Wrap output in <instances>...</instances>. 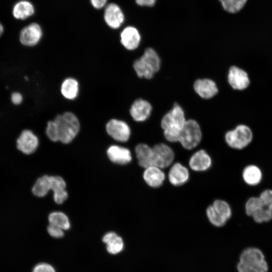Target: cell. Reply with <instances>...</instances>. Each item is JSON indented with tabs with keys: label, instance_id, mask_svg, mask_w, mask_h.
Wrapping results in <instances>:
<instances>
[{
	"label": "cell",
	"instance_id": "1",
	"mask_svg": "<svg viewBox=\"0 0 272 272\" xmlns=\"http://www.w3.org/2000/svg\"><path fill=\"white\" fill-rule=\"evenodd\" d=\"M183 107L175 102L162 116L160 125L167 141L178 142L180 132L186 121Z\"/></svg>",
	"mask_w": 272,
	"mask_h": 272
},
{
	"label": "cell",
	"instance_id": "2",
	"mask_svg": "<svg viewBox=\"0 0 272 272\" xmlns=\"http://www.w3.org/2000/svg\"><path fill=\"white\" fill-rule=\"evenodd\" d=\"M162 59L158 51L152 47H147L143 54L136 59L132 67L137 76L147 80L152 79L161 69Z\"/></svg>",
	"mask_w": 272,
	"mask_h": 272
},
{
	"label": "cell",
	"instance_id": "3",
	"mask_svg": "<svg viewBox=\"0 0 272 272\" xmlns=\"http://www.w3.org/2000/svg\"><path fill=\"white\" fill-rule=\"evenodd\" d=\"M58 136V141L64 144L71 142L78 133L80 124L77 116L71 112L57 115L53 120Z\"/></svg>",
	"mask_w": 272,
	"mask_h": 272
},
{
	"label": "cell",
	"instance_id": "4",
	"mask_svg": "<svg viewBox=\"0 0 272 272\" xmlns=\"http://www.w3.org/2000/svg\"><path fill=\"white\" fill-rule=\"evenodd\" d=\"M239 272H267L268 266L262 252L258 248L245 249L237 265Z\"/></svg>",
	"mask_w": 272,
	"mask_h": 272
},
{
	"label": "cell",
	"instance_id": "5",
	"mask_svg": "<svg viewBox=\"0 0 272 272\" xmlns=\"http://www.w3.org/2000/svg\"><path fill=\"white\" fill-rule=\"evenodd\" d=\"M202 139V131L199 123L195 119L186 120L180 132L179 142L187 150L195 148Z\"/></svg>",
	"mask_w": 272,
	"mask_h": 272
},
{
	"label": "cell",
	"instance_id": "6",
	"mask_svg": "<svg viewBox=\"0 0 272 272\" xmlns=\"http://www.w3.org/2000/svg\"><path fill=\"white\" fill-rule=\"evenodd\" d=\"M253 139V133L249 127L245 124H239L225 135L227 144L231 148L241 150L248 146Z\"/></svg>",
	"mask_w": 272,
	"mask_h": 272
},
{
	"label": "cell",
	"instance_id": "7",
	"mask_svg": "<svg viewBox=\"0 0 272 272\" xmlns=\"http://www.w3.org/2000/svg\"><path fill=\"white\" fill-rule=\"evenodd\" d=\"M206 214L210 223L219 227L224 226L231 218L232 210L227 201L216 199L207 208Z\"/></svg>",
	"mask_w": 272,
	"mask_h": 272
},
{
	"label": "cell",
	"instance_id": "8",
	"mask_svg": "<svg viewBox=\"0 0 272 272\" xmlns=\"http://www.w3.org/2000/svg\"><path fill=\"white\" fill-rule=\"evenodd\" d=\"M192 89L199 98L205 100L212 99L219 92L216 83L207 77L195 80L192 84Z\"/></svg>",
	"mask_w": 272,
	"mask_h": 272
},
{
	"label": "cell",
	"instance_id": "9",
	"mask_svg": "<svg viewBox=\"0 0 272 272\" xmlns=\"http://www.w3.org/2000/svg\"><path fill=\"white\" fill-rule=\"evenodd\" d=\"M152 149L153 165L163 169L169 167L172 163L175 156L174 153L167 145L158 144Z\"/></svg>",
	"mask_w": 272,
	"mask_h": 272
},
{
	"label": "cell",
	"instance_id": "10",
	"mask_svg": "<svg viewBox=\"0 0 272 272\" xmlns=\"http://www.w3.org/2000/svg\"><path fill=\"white\" fill-rule=\"evenodd\" d=\"M153 110V107L149 100L138 98L131 103L129 112L135 121L144 122L151 116Z\"/></svg>",
	"mask_w": 272,
	"mask_h": 272
},
{
	"label": "cell",
	"instance_id": "11",
	"mask_svg": "<svg viewBox=\"0 0 272 272\" xmlns=\"http://www.w3.org/2000/svg\"><path fill=\"white\" fill-rule=\"evenodd\" d=\"M106 129L108 134L118 142L127 141L131 134L128 124L121 120L112 119L106 124Z\"/></svg>",
	"mask_w": 272,
	"mask_h": 272
},
{
	"label": "cell",
	"instance_id": "12",
	"mask_svg": "<svg viewBox=\"0 0 272 272\" xmlns=\"http://www.w3.org/2000/svg\"><path fill=\"white\" fill-rule=\"evenodd\" d=\"M42 36V31L37 23L29 24L22 29L19 35L21 43L28 47L37 45Z\"/></svg>",
	"mask_w": 272,
	"mask_h": 272
},
{
	"label": "cell",
	"instance_id": "13",
	"mask_svg": "<svg viewBox=\"0 0 272 272\" xmlns=\"http://www.w3.org/2000/svg\"><path fill=\"white\" fill-rule=\"evenodd\" d=\"M39 144L37 136L30 130H23L16 141L17 149L26 155L34 153Z\"/></svg>",
	"mask_w": 272,
	"mask_h": 272
},
{
	"label": "cell",
	"instance_id": "14",
	"mask_svg": "<svg viewBox=\"0 0 272 272\" xmlns=\"http://www.w3.org/2000/svg\"><path fill=\"white\" fill-rule=\"evenodd\" d=\"M227 78L228 83L235 90H244L248 87L250 83L247 73L236 66L230 67Z\"/></svg>",
	"mask_w": 272,
	"mask_h": 272
},
{
	"label": "cell",
	"instance_id": "15",
	"mask_svg": "<svg viewBox=\"0 0 272 272\" xmlns=\"http://www.w3.org/2000/svg\"><path fill=\"white\" fill-rule=\"evenodd\" d=\"M141 41V34L134 27L127 26L120 33V43L126 50L132 51L137 49Z\"/></svg>",
	"mask_w": 272,
	"mask_h": 272
},
{
	"label": "cell",
	"instance_id": "16",
	"mask_svg": "<svg viewBox=\"0 0 272 272\" xmlns=\"http://www.w3.org/2000/svg\"><path fill=\"white\" fill-rule=\"evenodd\" d=\"M66 183L63 179L58 176H49V189L53 192L55 202L58 204L62 203L67 197L65 190Z\"/></svg>",
	"mask_w": 272,
	"mask_h": 272
},
{
	"label": "cell",
	"instance_id": "17",
	"mask_svg": "<svg viewBox=\"0 0 272 272\" xmlns=\"http://www.w3.org/2000/svg\"><path fill=\"white\" fill-rule=\"evenodd\" d=\"M104 19L110 27L117 29L123 23L124 17L119 6L115 4H110L105 9Z\"/></svg>",
	"mask_w": 272,
	"mask_h": 272
},
{
	"label": "cell",
	"instance_id": "18",
	"mask_svg": "<svg viewBox=\"0 0 272 272\" xmlns=\"http://www.w3.org/2000/svg\"><path fill=\"white\" fill-rule=\"evenodd\" d=\"M211 165V158L204 150H200L194 153L189 161L190 168L195 171H206Z\"/></svg>",
	"mask_w": 272,
	"mask_h": 272
},
{
	"label": "cell",
	"instance_id": "19",
	"mask_svg": "<svg viewBox=\"0 0 272 272\" xmlns=\"http://www.w3.org/2000/svg\"><path fill=\"white\" fill-rule=\"evenodd\" d=\"M143 178L149 186L157 188L163 184L165 179V175L162 169L152 165L145 168Z\"/></svg>",
	"mask_w": 272,
	"mask_h": 272
},
{
	"label": "cell",
	"instance_id": "20",
	"mask_svg": "<svg viewBox=\"0 0 272 272\" xmlns=\"http://www.w3.org/2000/svg\"><path fill=\"white\" fill-rule=\"evenodd\" d=\"M107 154L111 161L118 164H126L132 159L130 151L126 148L119 146H110L107 150Z\"/></svg>",
	"mask_w": 272,
	"mask_h": 272
},
{
	"label": "cell",
	"instance_id": "21",
	"mask_svg": "<svg viewBox=\"0 0 272 272\" xmlns=\"http://www.w3.org/2000/svg\"><path fill=\"white\" fill-rule=\"evenodd\" d=\"M189 176V171L187 168L179 163L173 164L168 173L169 180L174 186H180L185 183Z\"/></svg>",
	"mask_w": 272,
	"mask_h": 272
},
{
	"label": "cell",
	"instance_id": "22",
	"mask_svg": "<svg viewBox=\"0 0 272 272\" xmlns=\"http://www.w3.org/2000/svg\"><path fill=\"white\" fill-rule=\"evenodd\" d=\"M139 165L144 168L153 165V149L147 144H139L135 148Z\"/></svg>",
	"mask_w": 272,
	"mask_h": 272
},
{
	"label": "cell",
	"instance_id": "23",
	"mask_svg": "<svg viewBox=\"0 0 272 272\" xmlns=\"http://www.w3.org/2000/svg\"><path fill=\"white\" fill-rule=\"evenodd\" d=\"M102 240L106 244V249L110 254H116L123 249V239L113 232L106 233L103 236Z\"/></svg>",
	"mask_w": 272,
	"mask_h": 272
},
{
	"label": "cell",
	"instance_id": "24",
	"mask_svg": "<svg viewBox=\"0 0 272 272\" xmlns=\"http://www.w3.org/2000/svg\"><path fill=\"white\" fill-rule=\"evenodd\" d=\"M242 176L246 184L250 186H255L260 182L262 174L260 169L258 166L251 164L244 168Z\"/></svg>",
	"mask_w": 272,
	"mask_h": 272
},
{
	"label": "cell",
	"instance_id": "25",
	"mask_svg": "<svg viewBox=\"0 0 272 272\" xmlns=\"http://www.w3.org/2000/svg\"><path fill=\"white\" fill-rule=\"evenodd\" d=\"M79 91V83L74 78H67L63 80L61 85V93L67 99H76L78 95Z\"/></svg>",
	"mask_w": 272,
	"mask_h": 272
},
{
	"label": "cell",
	"instance_id": "26",
	"mask_svg": "<svg viewBox=\"0 0 272 272\" xmlns=\"http://www.w3.org/2000/svg\"><path fill=\"white\" fill-rule=\"evenodd\" d=\"M34 12L33 5L29 2L23 1L15 5L13 14L15 18L24 20L32 15Z\"/></svg>",
	"mask_w": 272,
	"mask_h": 272
},
{
	"label": "cell",
	"instance_id": "27",
	"mask_svg": "<svg viewBox=\"0 0 272 272\" xmlns=\"http://www.w3.org/2000/svg\"><path fill=\"white\" fill-rule=\"evenodd\" d=\"M49 190V176L44 175L36 180L32 188V192L36 196L43 197Z\"/></svg>",
	"mask_w": 272,
	"mask_h": 272
},
{
	"label": "cell",
	"instance_id": "28",
	"mask_svg": "<svg viewBox=\"0 0 272 272\" xmlns=\"http://www.w3.org/2000/svg\"><path fill=\"white\" fill-rule=\"evenodd\" d=\"M49 224L59 227L63 230L70 228V223L67 217L63 213L54 212L50 213L48 216Z\"/></svg>",
	"mask_w": 272,
	"mask_h": 272
},
{
	"label": "cell",
	"instance_id": "29",
	"mask_svg": "<svg viewBox=\"0 0 272 272\" xmlns=\"http://www.w3.org/2000/svg\"><path fill=\"white\" fill-rule=\"evenodd\" d=\"M263 207L264 206L259 197H250L245 203V213L248 216L252 217L256 212Z\"/></svg>",
	"mask_w": 272,
	"mask_h": 272
},
{
	"label": "cell",
	"instance_id": "30",
	"mask_svg": "<svg viewBox=\"0 0 272 272\" xmlns=\"http://www.w3.org/2000/svg\"><path fill=\"white\" fill-rule=\"evenodd\" d=\"M223 9L231 13L239 11L244 6L247 0H219Z\"/></svg>",
	"mask_w": 272,
	"mask_h": 272
},
{
	"label": "cell",
	"instance_id": "31",
	"mask_svg": "<svg viewBox=\"0 0 272 272\" xmlns=\"http://www.w3.org/2000/svg\"><path fill=\"white\" fill-rule=\"evenodd\" d=\"M252 217L257 223L268 222L272 219V213L267 206L263 207L256 212Z\"/></svg>",
	"mask_w": 272,
	"mask_h": 272
},
{
	"label": "cell",
	"instance_id": "32",
	"mask_svg": "<svg viewBox=\"0 0 272 272\" xmlns=\"http://www.w3.org/2000/svg\"><path fill=\"white\" fill-rule=\"evenodd\" d=\"M46 133L51 141L53 142L58 141L57 127L54 120H50L47 122Z\"/></svg>",
	"mask_w": 272,
	"mask_h": 272
},
{
	"label": "cell",
	"instance_id": "33",
	"mask_svg": "<svg viewBox=\"0 0 272 272\" xmlns=\"http://www.w3.org/2000/svg\"><path fill=\"white\" fill-rule=\"evenodd\" d=\"M259 197L264 207L272 203V190L267 189L262 191Z\"/></svg>",
	"mask_w": 272,
	"mask_h": 272
},
{
	"label": "cell",
	"instance_id": "34",
	"mask_svg": "<svg viewBox=\"0 0 272 272\" xmlns=\"http://www.w3.org/2000/svg\"><path fill=\"white\" fill-rule=\"evenodd\" d=\"M47 232L51 236L56 238H61L64 235L63 230L50 224L47 227Z\"/></svg>",
	"mask_w": 272,
	"mask_h": 272
},
{
	"label": "cell",
	"instance_id": "35",
	"mask_svg": "<svg viewBox=\"0 0 272 272\" xmlns=\"http://www.w3.org/2000/svg\"><path fill=\"white\" fill-rule=\"evenodd\" d=\"M33 272H55V270L50 264L46 263H41L37 264L34 267Z\"/></svg>",
	"mask_w": 272,
	"mask_h": 272
},
{
	"label": "cell",
	"instance_id": "36",
	"mask_svg": "<svg viewBox=\"0 0 272 272\" xmlns=\"http://www.w3.org/2000/svg\"><path fill=\"white\" fill-rule=\"evenodd\" d=\"M23 96L20 92H14L11 94V102L15 105H19L21 104L23 102Z\"/></svg>",
	"mask_w": 272,
	"mask_h": 272
},
{
	"label": "cell",
	"instance_id": "37",
	"mask_svg": "<svg viewBox=\"0 0 272 272\" xmlns=\"http://www.w3.org/2000/svg\"><path fill=\"white\" fill-rule=\"evenodd\" d=\"M156 0H135L136 3L141 6L153 7Z\"/></svg>",
	"mask_w": 272,
	"mask_h": 272
},
{
	"label": "cell",
	"instance_id": "38",
	"mask_svg": "<svg viewBox=\"0 0 272 272\" xmlns=\"http://www.w3.org/2000/svg\"><path fill=\"white\" fill-rule=\"evenodd\" d=\"M107 0H91V3L94 7L96 9H100L103 7Z\"/></svg>",
	"mask_w": 272,
	"mask_h": 272
},
{
	"label": "cell",
	"instance_id": "39",
	"mask_svg": "<svg viewBox=\"0 0 272 272\" xmlns=\"http://www.w3.org/2000/svg\"><path fill=\"white\" fill-rule=\"evenodd\" d=\"M4 32V27L2 24L0 23V37L2 35Z\"/></svg>",
	"mask_w": 272,
	"mask_h": 272
}]
</instances>
